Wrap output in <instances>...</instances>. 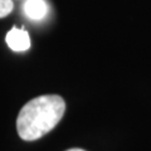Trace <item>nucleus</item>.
Here are the masks:
<instances>
[{
  "label": "nucleus",
  "instance_id": "nucleus-1",
  "mask_svg": "<svg viewBox=\"0 0 151 151\" xmlns=\"http://www.w3.org/2000/svg\"><path fill=\"white\" fill-rule=\"evenodd\" d=\"M65 111V102L58 94H44L30 100L20 110L17 130L20 139L34 141L43 137L59 124Z\"/></svg>",
  "mask_w": 151,
  "mask_h": 151
},
{
  "label": "nucleus",
  "instance_id": "nucleus-2",
  "mask_svg": "<svg viewBox=\"0 0 151 151\" xmlns=\"http://www.w3.org/2000/svg\"><path fill=\"white\" fill-rule=\"evenodd\" d=\"M6 44L14 52H25L30 48V37L25 29L13 27L6 34Z\"/></svg>",
  "mask_w": 151,
  "mask_h": 151
},
{
  "label": "nucleus",
  "instance_id": "nucleus-3",
  "mask_svg": "<svg viewBox=\"0 0 151 151\" xmlns=\"http://www.w3.org/2000/svg\"><path fill=\"white\" fill-rule=\"evenodd\" d=\"M23 12L32 20H42L48 14V5L45 0H25Z\"/></svg>",
  "mask_w": 151,
  "mask_h": 151
},
{
  "label": "nucleus",
  "instance_id": "nucleus-4",
  "mask_svg": "<svg viewBox=\"0 0 151 151\" xmlns=\"http://www.w3.org/2000/svg\"><path fill=\"white\" fill-rule=\"evenodd\" d=\"M14 8L13 0H0V18H5Z\"/></svg>",
  "mask_w": 151,
  "mask_h": 151
},
{
  "label": "nucleus",
  "instance_id": "nucleus-5",
  "mask_svg": "<svg viewBox=\"0 0 151 151\" xmlns=\"http://www.w3.org/2000/svg\"><path fill=\"white\" fill-rule=\"evenodd\" d=\"M67 151H86V150H82V149H69Z\"/></svg>",
  "mask_w": 151,
  "mask_h": 151
}]
</instances>
